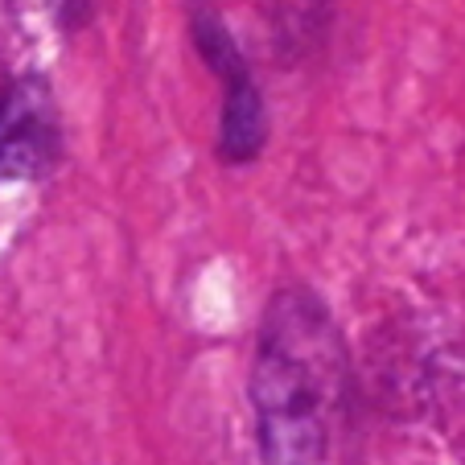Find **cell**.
I'll list each match as a JSON object with an SVG mask.
<instances>
[{
	"instance_id": "3",
	"label": "cell",
	"mask_w": 465,
	"mask_h": 465,
	"mask_svg": "<svg viewBox=\"0 0 465 465\" xmlns=\"http://www.w3.org/2000/svg\"><path fill=\"white\" fill-rule=\"evenodd\" d=\"M198 45L223 74V157L227 161H252L260 157L263 136H268V115H263L260 91L247 74L239 50L223 37L219 25H198Z\"/></svg>"
},
{
	"instance_id": "2",
	"label": "cell",
	"mask_w": 465,
	"mask_h": 465,
	"mask_svg": "<svg viewBox=\"0 0 465 465\" xmlns=\"http://www.w3.org/2000/svg\"><path fill=\"white\" fill-rule=\"evenodd\" d=\"M58 157V120L42 79L0 91V182H29Z\"/></svg>"
},
{
	"instance_id": "1",
	"label": "cell",
	"mask_w": 465,
	"mask_h": 465,
	"mask_svg": "<svg viewBox=\"0 0 465 465\" xmlns=\"http://www.w3.org/2000/svg\"><path fill=\"white\" fill-rule=\"evenodd\" d=\"M252 412L263 465H359V391L334 317L309 289H284L260 322Z\"/></svg>"
}]
</instances>
